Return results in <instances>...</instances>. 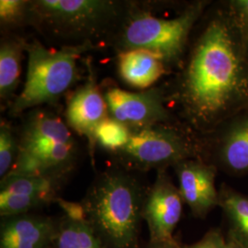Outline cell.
Listing matches in <instances>:
<instances>
[{
	"label": "cell",
	"instance_id": "obj_1",
	"mask_svg": "<svg viewBox=\"0 0 248 248\" xmlns=\"http://www.w3.org/2000/svg\"><path fill=\"white\" fill-rule=\"evenodd\" d=\"M248 90V63L232 29L213 19L197 40L178 88L187 120L205 129Z\"/></svg>",
	"mask_w": 248,
	"mask_h": 248
},
{
	"label": "cell",
	"instance_id": "obj_2",
	"mask_svg": "<svg viewBox=\"0 0 248 248\" xmlns=\"http://www.w3.org/2000/svg\"><path fill=\"white\" fill-rule=\"evenodd\" d=\"M146 192L122 167L101 172L84 201L87 222L105 248H134L138 241Z\"/></svg>",
	"mask_w": 248,
	"mask_h": 248
},
{
	"label": "cell",
	"instance_id": "obj_3",
	"mask_svg": "<svg viewBox=\"0 0 248 248\" xmlns=\"http://www.w3.org/2000/svg\"><path fill=\"white\" fill-rule=\"evenodd\" d=\"M129 1L31 0L27 25L62 46L108 45Z\"/></svg>",
	"mask_w": 248,
	"mask_h": 248
},
{
	"label": "cell",
	"instance_id": "obj_4",
	"mask_svg": "<svg viewBox=\"0 0 248 248\" xmlns=\"http://www.w3.org/2000/svg\"><path fill=\"white\" fill-rule=\"evenodd\" d=\"M69 129L52 111L38 108L30 110L18 131L17 158L6 177L64 179L78 155V144Z\"/></svg>",
	"mask_w": 248,
	"mask_h": 248
},
{
	"label": "cell",
	"instance_id": "obj_5",
	"mask_svg": "<svg viewBox=\"0 0 248 248\" xmlns=\"http://www.w3.org/2000/svg\"><path fill=\"white\" fill-rule=\"evenodd\" d=\"M203 8V2H197L177 17L163 18L153 13L151 3L129 1L124 18L108 45L118 54L143 50L158 56L165 65L177 62Z\"/></svg>",
	"mask_w": 248,
	"mask_h": 248
},
{
	"label": "cell",
	"instance_id": "obj_6",
	"mask_svg": "<svg viewBox=\"0 0 248 248\" xmlns=\"http://www.w3.org/2000/svg\"><path fill=\"white\" fill-rule=\"evenodd\" d=\"M90 44L47 48L38 40L27 42V76L23 89L9 107L18 117L43 105H55L78 78V62L95 49Z\"/></svg>",
	"mask_w": 248,
	"mask_h": 248
},
{
	"label": "cell",
	"instance_id": "obj_7",
	"mask_svg": "<svg viewBox=\"0 0 248 248\" xmlns=\"http://www.w3.org/2000/svg\"><path fill=\"white\" fill-rule=\"evenodd\" d=\"M167 123L129 129L128 142L111 153L120 167L129 171L161 170L190 157L194 153L190 141Z\"/></svg>",
	"mask_w": 248,
	"mask_h": 248
},
{
	"label": "cell",
	"instance_id": "obj_8",
	"mask_svg": "<svg viewBox=\"0 0 248 248\" xmlns=\"http://www.w3.org/2000/svg\"><path fill=\"white\" fill-rule=\"evenodd\" d=\"M102 94L108 117L128 129L167 123L169 120L164 93L158 88L130 92L111 86L103 89Z\"/></svg>",
	"mask_w": 248,
	"mask_h": 248
},
{
	"label": "cell",
	"instance_id": "obj_9",
	"mask_svg": "<svg viewBox=\"0 0 248 248\" xmlns=\"http://www.w3.org/2000/svg\"><path fill=\"white\" fill-rule=\"evenodd\" d=\"M86 63L88 70L86 80L69 96L64 117L68 127L87 139L89 154L93 158L97 145V130L98 126L108 118V114L106 101L98 85L93 65L89 61Z\"/></svg>",
	"mask_w": 248,
	"mask_h": 248
},
{
	"label": "cell",
	"instance_id": "obj_10",
	"mask_svg": "<svg viewBox=\"0 0 248 248\" xmlns=\"http://www.w3.org/2000/svg\"><path fill=\"white\" fill-rule=\"evenodd\" d=\"M184 201L164 169L146 192L142 219L147 223L151 243L174 239L173 232L181 219Z\"/></svg>",
	"mask_w": 248,
	"mask_h": 248
},
{
	"label": "cell",
	"instance_id": "obj_11",
	"mask_svg": "<svg viewBox=\"0 0 248 248\" xmlns=\"http://www.w3.org/2000/svg\"><path fill=\"white\" fill-rule=\"evenodd\" d=\"M176 167L178 189L184 203L199 218H204L219 204L214 169L199 161L184 160Z\"/></svg>",
	"mask_w": 248,
	"mask_h": 248
},
{
	"label": "cell",
	"instance_id": "obj_12",
	"mask_svg": "<svg viewBox=\"0 0 248 248\" xmlns=\"http://www.w3.org/2000/svg\"><path fill=\"white\" fill-rule=\"evenodd\" d=\"M57 233L46 217L20 214L5 217L1 224L0 248H48Z\"/></svg>",
	"mask_w": 248,
	"mask_h": 248
},
{
	"label": "cell",
	"instance_id": "obj_13",
	"mask_svg": "<svg viewBox=\"0 0 248 248\" xmlns=\"http://www.w3.org/2000/svg\"><path fill=\"white\" fill-rule=\"evenodd\" d=\"M118 70L125 83L137 89H147L165 74V63L158 56L143 50L118 54Z\"/></svg>",
	"mask_w": 248,
	"mask_h": 248
},
{
	"label": "cell",
	"instance_id": "obj_14",
	"mask_svg": "<svg viewBox=\"0 0 248 248\" xmlns=\"http://www.w3.org/2000/svg\"><path fill=\"white\" fill-rule=\"evenodd\" d=\"M27 41L19 36H5L0 45V98L7 103L18 89Z\"/></svg>",
	"mask_w": 248,
	"mask_h": 248
},
{
	"label": "cell",
	"instance_id": "obj_15",
	"mask_svg": "<svg viewBox=\"0 0 248 248\" xmlns=\"http://www.w3.org/2000/svg\"><path fill=\"white\" fill-rule=\"evenodd\" d=\"M63 179L56 177H6L1 179V191L13 194L38 196L49 202H55Z\"/></svg>",
	"mask_w": 248,
	"mask_h": 248
},
{
	"label": "cell",
	"instance_id": "obj_16",
	"mask_svg": "<svg viewBox=\"0 0 248 248\" xmlns=\"http://www.w3.org/2000/svg\"><path fill=\"white\" fill-rule=\"evenodd\" d=\"M219 204L230 223L229 237L248 248V198L230 191L220 196Z\"/></svg>",
	"mask_w": 248,
	"mask_h": 248
},
{
	"label": "cell",
	"instance_id": "obj_17",
	"mask_svg": "<svg viewBox=\"0 0 248 248\" xmlns=\"http://www.w3.org/2000/svg\"><path fill=\"white\" fill-rule=\"evenodd\" d=\"M53 243L55 248H105L89 222L68 219L57 229Z\"/></svg>",
	"mask_w": 248,
	"mask_h": 248
},
{
	"label": "cell",
	"instance_id": "obj_18",
	"mask_svg": "<svg viewBox=\"0 0 248 248\" xmlns=\"http://www.w3.org/2000/svg\"><path fill=\"white\" fill-rule=\"evenodd\" d=\"M222 157L232 171L248 170V119L231 132L223 145Z\"/></svg>",
	"mask_w": 248,
	"mask_h": 248
},
{
	"label": "cell",
	"instance_id": "obj_19",
	"mask_svg": "<svg viewBox=\"0 0 248 248\" xmlns=\"http://www.w3.org/2000/svg\"><path fill=\"white\" fill-rule=\"evenodd\" d=\"M130 137V130L109 117L98 126L96 133L97 144L110 154L122 148Z\"/></svg>",
	"mask_w": 248,
	"mask_h": 248
},
{
	"label": "cell",
	"instance_id": "obj_20",
	"mask_svg": "<svg viewBox=\"0 0 248 248\" xmlns=\"http://www.w3.org/2000/svg\"><path fill=\"white\" fill-rule=\"evenodd\" d=\"M47 203L48 201L38 196L0 192V214L4 218L25 214Z\"/></svg>",
	"mask_w": 248,
	"mask_h": 248
},
{
	"label": "cell",
	"instance_id": "obj_21",
	"mask_svg": "<svg viewBox=\"0 0 248 248\" xmlns=\"http://www.w3.org/2000/svg\"><path fill=\"white\" fill-rule=\"evenodd\" d=\"M18 152V135L14 133L7 121H1L0 125V177L1 179L12 169Z\"/></svg>",
	"mask_w": 248,
	"mask_h": 248
},
{
	"label": "cell",
	"instance_id": "obj_22",
	"mask_svg": "<svg viewBox=\"0 0 248 248\" xmlns=\"http://www.w3.org/2000/svg\"><path fill=\"white\" fill-rule=\"evenodd\" d=\"M28 0H1L0 23L5 30H14L26 26L28 20Z\"/></svg>",
	"mask_w": 248,
	"mask_h": 248
},
{
	"label": "cell",
	"instance_id": "obj_23",
	"mask_svg": "<svg viewBox=\"0 0 248 248\" xmlns=\"http://www.w3.org/2000/svg\"><path fill=\"white\" fill-rule=\"evenodd\" d=\"M55 202L62 208L65 213L66 219L73 222H87V216L83 204L67 202L61 198H57Z\"/></svg>",
	"mask_w": 248,
	"mask_h": 248
},
{
	"label": "cell",
	"instance_id": "obj_24",
	"mask_svg": "<svg viewBox=\"0 0 248 248\" xmlns=\"http://www.w3.org/2000/svg\"><path fill=\"white\" fill-rule=\"evenodd\" d=\"M227 239H225L219 230L210 231L203 238L194 245L186 248H225Z\"/></svg>",
	"mask_w": 248,
	"mask_h": 248
},
{
	"label": "cell",
	"instance_id": "obj_25",
	"mask_svg": "<svg viewBox=\"0 0 248 248\" xmlns=\"http://www.w3.org/2000/svg\"><path fill=\"white\" fill-rule=\"evenodd\" d=\"M232 7L240 19L248 27V0H236L232 2Z\"/></svg>",
	"mask_w": 248,
	"mask_h": 248
},
{
	"label": "cell",
	"instance_id": "obj_26",
	"mask_svg": "<svg viewBox=\"0 0 248 248\" xmlns=\"http://www.w3.org/2000/svg\"><path fill=\"white\" fill-rule=\"evenodd\" d=\"M147 248H181L176 242V240L167 241V242H157V243H151Z\"/></svg>",
	"mask_w": 248,
	"mask_h": 248
},
{
	"label": "cell",
	"instance_id": "obj_27",
	"mask_svg": "<svg viewBox=\"0 0 248 248\" xmlns=\"http://www.w3.org/2000/svg\"><path fill=\"white\" fill-rule=\"evenodd\" d=\"M246 248L243 246L236 243L234 240L231 239L230 237L227 238V243H226V248Z\"/></svg>",
	"mask_w": 248,
	"mask_h": 248
},
{
	"label": "cell",
	"instance_id": "obj_28",
	"mask_svg": "<svg viewBox=\"0 0 248 248\" xmlns=\"http://www.w3.org/2000/svg\"></svg>",
	"mask_w": 248,
	"mask_h": 248
}]
</instances>
